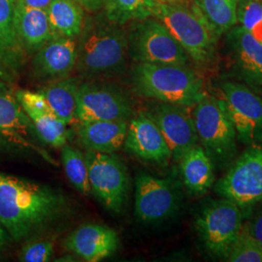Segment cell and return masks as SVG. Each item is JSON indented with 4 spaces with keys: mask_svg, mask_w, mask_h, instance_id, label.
Here are the masks:
<instances>
[{
    "mask_svg": "<svg viewBox=\"0 0 262 262\" xmlns=\"http://www.w3.org/2000/svg\"><path fill=\"white\" fill-rule=\"evenodd\" d=\"M231 262H262V246L250 234L243 225L230 253L226 259Z\"/></svg>",
    "mask_w": 262,
    "mask_h": 262,
    "instance_id": "cell-30",
    "label": "cell"
},
{
    "mask_svg": "<svg viewBox=\"0 0 262 262\" xmlns=\"http://www.w3.org/2000/svg\"><path fill=\"white\" fill-rule=\"evenodd\" d=\"M128 56L136 63L187 66L186 51L158 19L133 20L127 31Z\"/></svg>",
    "mask_w": 262,
    "mask_h": 262,
    "instance_id": "cell-6",
    "label": "cell"
},
{
    "mask_svg": "<svg viewBox=\"0 0 262 262\" xmlns=\"http://www.w3.org/2000/svg\"><path fill=\"white\" fill-rule=\"evenodd\" d=\"M48 17L56 36L77 38L84 20V9L74 0H53Z\"/></svg>",
    "mask_w": 262,
    "mask_h": 262,
    "instance_id": "cell-24",
    "label": "cell"
},
{
    "mask_svg": "<svg viewBox=\"0 0 262 262\" xmlns=\"http://www.w3.org/2000/svg\"><path fill=\"white\" fill-rule=\"evenodd\" d=\"M250 234L262 246V208H260L249 224H247Z\"/></svg>",
    "mask_w": 262,
    "mask_h": 262,
    "instance_id": "cell-32",
    "label": "cell"
},
{
    "mask_svg": "<svg viewBox=\"0 0 262 262\" xmlns=\"http://www.w3.org/2000/svg\"><path fill=\"white\" fill-rule=\"evenodd\" d=\"M12 79H13L12 73L0 61V81L10 83L12 81Z\"/></svg>",
    "mask_w": 262,
    "mask_h": 262,
    "instance_id": "cell-36",
    "label": "cell"
},
{
    "mask_svg": "<svg viewBox=\"0 0 262 262\" xmlns=\"http://www.w3.org/2000/svg\"><path fill=\"white\" fill-rule=\"evenodd\" d=\"M221 90L237 139L244 144L262 140V98L248 86L232 82H225Z\"/></svg>",
    "mask_w": 262,
    "mask_h": 262,
    "instance_id": "cell-13",
    "label": "cell"
},
{
    "mask_svg": "<svg viewBox=\"0 0 262 262\" xmlns=\"http://www.w3.org/2000/svg\"><path fill=\"white\" fill-rule=\"evenodd\" d=\"M80 84L79 79L66 77L49 82L38 91L45 97L56 117L67 125L75 120L77 94Z\"/></svg>",
    "mask_w": 262,
    "mask_h": 262,
    "instance_id": "cell-23",
    "label": "cell"
},
{
    "mask_svg": "<svg viewBox=\"0 0 262 262\" xmlns=\"http://www.w3.org/2000/svg\"><path fill=\"white\" fill-rule=\"evenodd\" d=\"M127 32L105 13L84 18L77 37L75 70L85 80L121 74L126 66Z\"/></svg>",
    "mask_w": 262,
    "mask_h": 262,
    "instance_id": "cell-2",
    "label": "cell"
},
{
    "mask_svg": "<svg viewBox=\"0 0 262 262\" xmlns=\"http://www.w3.org/2000/svg\"><path fill=\"white\" fill-rule=\"evenodd\" d=\"M33 123L40 140L48 146L60 149L67 140V124L59 120L50 106L44 108H23Z\"/></svg>",
    "mask_w": 262,
    "mask_h": 262,
    "instance_id": "cell-25",
    "label": "cell"
},
{
    "mask_svg": "<svg viewBox=\"0 0 262 262\" xmlns=\"http://www.w3.org/2000/svg\"><path fill=\"white\" fill-rule=\"evenodd\" d=\"M10 240H11L10 235L6 231V229L0 224V251L3 250L7 246Z\"/></svg>",
    "mask_w": 262,
    "mask_h": 262,
    "instance_id": "cell-35",
    "label": "cell"
},
{
    "mask_svg": "<svg viewBox=\"0 0 262 262\" xmlns=\"http://www.w3.org/2000/svg\"><path fill=\"white\" fill-rule=\"evenodd\" d=\"M237 23L262 43V0H239Z\"/></svg>",
    "mask_w": 262,
    "mask_h": 262,
    "instance_id": "cell-29",
    "label": "cell"
},
{
    "mask_svg": "<svg viewBox=\"0 0 262 262\" xmlns=\"http://www.w3.org/2000/svg\"><path fill=\"white\" fill-rule=\"evenodd\" d=\"M183 182L192 194L205 193L215 182L214 162L202 146L195 145L179 160Z\"/></svg>",
    "mask_w": 262,
    "mask_h": 262,
    "instance_id": "cell-22",
    "label": "cell"
},
{
    "mask_svg": "<svg viewBox=\"0 0 262 262\" xmlns=\"http://www.w3.org/2000/svg\"><path fill=\"white\" fill-rule=\"evenodd\" d=\"M193 121L198 140L214 163L224 166L234 159L237 152V133L222 98L205 94L195 105Z\"/></svg>",
    "mask_w": 262,
    "mask_h": 262,
    "instance_id": "cell-5",
    "label": "cell"
},
{
    "mask_svg": "<svg viewBox=\"0 0 262 262\" xmlns=\"http://www.w3.org/2000/svg\"><path fill=\"white\" fill-rule=\"evenodd\" d=\"M215 190L242 209L262 200V145H253L215 184Z\"/></svg>",
    "mask_w": 262,
    "mask_h": 262,
    "instance_id": "cell-11",
    "label": "cell"
},
{
    "mask_svg": "<svg viewBox=\"0 0 262 262\" xmlns=\"http://www.w3.org/2000/svg\"><path fill=\"white\" fill-rule=\"evenodd\" d=\"M118 233L107 225L85 224L68 235L63 246L84 261L98 262L112 256L119 249Z\"/></svg>",
    "mask_w": 262,
    "mask_h": 262,
    "instance_id": "cell-17",
    "label": "cell"
},
{
    "mask_svg": "<svg viewBox=\"0 0 262 262\" xmlns=\"http://www.w3.org/2000/svg\"><path fill=\"white\" fill-rule=\"evenodd\" d=\"M158 0H105V15L121 26L152 17Z\"/></svg>",
    "mask_w": 262,
    "mask_h": 262,
    "instance_id": "cell-27",
    "label": "cell"
},
{
    "mask_svg": "<svg viewBox=\"0 0 262 262\" xmlns=\"http://www.w3.org/2000/svg\"><path fill=\"white\" fill-rule=\"evenodd\" d=\"M123 146L134 157L162 166L172 159L167 142L147 113H141L129 122Z\"/></svg>",
    "mask_w": 262,
    "mask_h": 262,
    "instance_id": "cell-15",
    "label": "cell"
},
{
    "mask_svg": "<svg viewBox=\"0 0 262 262\" xmlns=\"http://www.w3.org/2000/svg\"><path fill=\"white\" fill-rule=\"evenodd\" d=\"M243 225L242 208L224 197L208 203L195 220V228L208 253L225 260Z\"/></svg>",
    "mask_w": 262,
    "mask_h": 262,
    "instance_id": "cell-8",
    "label": "cell"
},
{
    "mask_svg": "<svg viewBox=\"0 0 262 262\" xmlns=\"http://www.w3.org/2000/svg\"><path fill=\"white\" fill-rule=\"evenodd\" d=\"M91 191L108 211L121 214L126 206L130 181L125 164L115 154L88 150Z\"/></svg>",
    "mask_w": 262,
    "mask_h": 262,
    "instance_id": "cell-9",
    "label": "cell"
},
{
    "mask_svg": "<svg viewBox=\"0 0 262 262\" xmlns=\"http://www.w3.org/2000/svg\"><path fill=\"white\" fill-rule=\"evenodd\" d=\"M161 3H186V0H158Z\"/></svg>",
    "mask_w": 262,
    "mask_h": 262,
    "instance_id": "cell-37",
    "label": "cell"
},
{
    "mask_svg": "<svg viewBox=\"0 0 262 262\" xmlns=\"http://www.w3.org/2000/svg\"><path fill=\"white\" fill-rule=\"evenodd\" d=\"M130 82L138 95L187 108L205 95L203 80L184 64L138 62L131 69Z\"/></svg>",
    "mask_w": 262,
    "mask_h": 262,
    "instance_id": "cell-3",
    "label": "cell"
},
{
    "mask_svg": "<svg viewBox=\"0 0 262 262\" xmlns=\"http://www.w3.org/2000/svg\"><path fill=\"white\" fill-rule=\"evenodd\" d=\"M239 0H193V6L217 36L237 24Z\"/></svg>",
    "mask_w": 262,
    "mask_h": 262,
    "instance_id": "cell-26",
    "label": "cell"
},
{
    "mask_svg": "<svg viewBox=\"0 0 262 262\" xmlns=\"http://www.w3.org/2000/svg\"><path fill=\"white\" fill-rule=\"evenodd\" d=\"M79 3L84 10L95 13L101 9L105 4V0H74Z\"/></svg>",
    "mask_w": 262,
    "mask_h": 262,
    "instance_id": "cell-33",
    "label": "cell"
},
{
    "mask_svg": "<svg viewBox=\"0 0 262 262\" xmlns=\"http://www.w3.org/2000/svg\"><path fill=\"white\" fill-rule=\"evenodd\" d=\"M68 210V199L61 191L0 172V224L15 241L54 225Z\"/></svg>",
    "mask_w": 262,
    "mask_h": 262,
    "instance_id": "cell-1",
    "label": "cell"
},
{
    "mask_svg": "<svg viewBox=\"0 0 262 262\" xmlns=\"http://www.w3.org/2000/svg\"><path fill=\"white\" fill-rule=\"evenodd\" d=\"M152 17L166 27L195 62L205 64L213 59L219 36L193 5L158 2Z\"/></svg>",
    "mask_w": 262,
    "mask_h": 262,
    "instance_id": "cell-4",
    "label": "cell"
},
{
    "mask_svg": "<svg viewBox=\"0 0 262 262\" xmlns=\"http://www.w3.org/2000/svg\"><path fill=\"white\" fill-rule=\"evenodd\" d=\"M77 38L56 36L34 53L32 72L41 82L63 79L75 70Z\"/></svg>",
    "mask_w": 262,
    "mask_h": 262,
    "instance_id": "cell-16",
    "label": "cell"
},
{
    "mask_svg": "<svg viewBox=\"0 0 262 262\" xmlns=\"http://www.w3.org/2000/svg\"><path fill=\"white\" fill-rule=\"evenodd\" d=\"M181 199V191L174 180L147 173L137 175L134 212L142 224L155 225L167 221L178 212Z\"/></svg>",
    "mask_w": 262,
    "mask_h": 262,
    "instance_id": "cell-12",
    "label": "cell"
},
{
    "mask_svg": "<svg viewBox=\"0 0 262 262\" xmlns=\"http://www.w3.org/2000/svg\"><path fill=\"white\" fill-rule=\"evenodd\" d=\"M26 5L34 7V8H40V9L47 10L50 4L53 0H21Z\"/></svg>",
    "mask_w": 262,
    "mask_h": 262,
    "instance_id": "cell-34",
    "label": "cell"
},
{
    "mask_svg": "<svg viewBox=\"0 0 262 262\" xmlns=\"http://www.w3.org/2000/svg\"><path fill=\"white\" fill-rule=\"evenodd\" d=\"M15 27L26 52L35 53L56 35L48 17L47 10L34 8L17 0Z\"/></svg>",
    "mask_w": 262,
    "mask_h": 262,
    "instance_id": "cell-19",
    "label": "cell"
},
{
    "mask_svg": "<svg viewBox=\"0 0 262 262\" xmlns=\"http://www.w3.org/2000/svg\"><path fill=\"white\" fill-rule=\"evenodd\" d=\"M55 253L54 242L48 239L33 240L26 244L19 254V260L23 262L50 261Z\"/></svg>",
    "mask_w": 262,
    "mask_h": 262,
    "instance_id": "cell-31",
    "label": "cell"
},
{
    "mask_svg": "<svg viewBox=\"0 0 262 262\" xmlns=\"http://www.w3.org/2000/svg\"><path fill=\"white\" fill-rule=\"evenodd\" d=\"M8 84L0 81V150L34 154L56 166V159L41 146L33 123Z\"/></svg>",
    "mask_w": 262,
    "mask_h": 262,
    "instance_id": "cell-7",
    "label": "cell"
},
{
    "mask_svg": "<svg viewBox=\"0 0 262 262\" xmlns=\"http://www.w3.org/2000/svg\"><path fill=\"white\" fill-rule=\"evenodd\" d=\"M188 109L187 107L161 102L147 113L159 126L168 144L172 158L176 161L198 142L193 116L188 112Z\"/></svg>",
    "mask_w": 262,
    "mask_h": 262,
    "instance_id": "cell-14",
    "label": "cell"
},
{
    "mask_svg": "<svg viewBox=\"0 0 262 262\" xmlns=\"http://www.w3.org/2000/svg\"><path fill=\"white\" fill-rule=\"evenodd\" d=\"M132 111L129 96L117 84L88 80L79 85L75 119L80 122L128 121Z\"/></svg>",
    "mask_w": 262,
    "mask_h": 262,
    "instance_id": "cell-10",
    "label": "cell"
},
{
    "mask_svg": "<svg viewBox=\"0 0 262 262\" xmlns=\"http://www.w3.org/2000/svg\"><path fill=\"white\" fill-rule=\"evenodd\" d=\"M227 43L239 74L258 91H262V43L241 26L228 30Z\"/></svg>",
    "mask_w": 262,
    "mask_h": 262,
    "instance_id": "cell-18",
    "label": "cell"
},
{
    "mask_svg": "<svg viewBox=\"0 0 262 262\" xmlns=\"http://www.w3.org/2000/svg\"><path fill=\"white\" fill-rule=\"evenodd\" d=\"M16 2L17 0H0V61L12 74L23 66L27 53L15 27Z\"/></svg>",
    "mask_w": 262,
    "mask_h": 262,
    "instance_id": "cell-21",
    "label": "cell"
},
{
    "mask_svg": "<svg viewBox=\"0 0 262 262\" xmlns=\"http://www.w3.org/2000/svg\"><path fill=\"white\" fill-rule=\"evenodd\" d=\"M128 121H94L81 122L77 135L86 150L115 154L125 140Z\"/></svg>",
    "mask_w": 262,
    "mask_h": 262,
    "instance_id": "cell-20",
    "label": "cell"
},
{
    "mask_svg": "<svg viewBox=\"0 0 262 262\" xmlns=\"http://www.w3.org/2000/svg\"><path fill=\"white\" fill-rule=\"evenodd\" d=\"M60 149L62 166L69 182L80 193L89 195L92 191L85 154L66 144Z\"/></svg>",
    "mask_w": 262,
    "mask_h": 262,
    "instance_id": "cell-28",
    "label": "cell"
}]
</instances>
